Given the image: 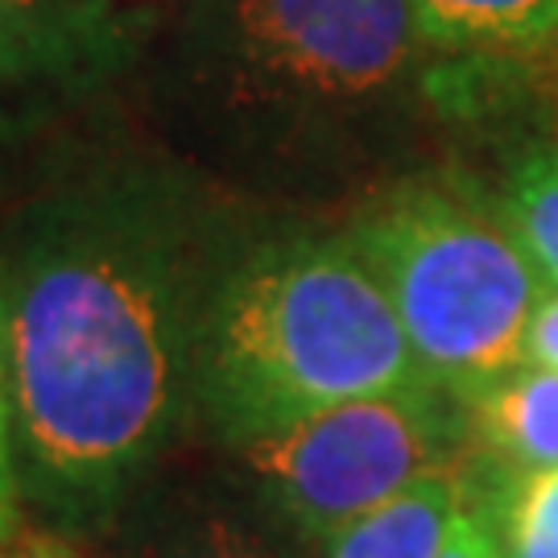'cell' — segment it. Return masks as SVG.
<instances>
[{
    "label": "cell",
    "instance_id": "6",
    "mask_svg": "<svg viewBox=\"0 0 558 558\" xmlns=\"http://www.w3.org/2000/svg\"><path fill=\"white\" fill-rule=\"evenodd\" d=\"M468 509L472 500L463 472L442 468L339 525L331 538H323L319 558H439Z\"/></svg>",
    "mask_w": 558,
    "mask_h": 558
},
{
    "label": "cell",
    "instance_id": "8",
    "mask_svg": "<svg viewBox=\"0 0 558 558\" xmlns=\"http://www.w3.org/2000/svg\"><path fill=\"white\" fill-rule=\"evenodd\" d=\"M422 38L456 46H538L558 38V0H414Z\"/></svg>",
    "mask_w": 558,
    "mask_h": 558
},
{
    "label": "cell",
    "instance_id": "2",
    "mask_svg": "<svg viewBox=\"0 0 558 558\" xmlns=\"http://www.w3.org/2000/svg\"><path fill=\"white\" fill-rule=\"evenodd\" d=\"M203 380L236 439L430 385L352 244H290L240 269L203 327Z\"/></svg>",
    "mask_w": 558,
    "mask_h": 558
},
{
    "label": "cell",
    "instance_id": "10",
    "mask_svg": "<svg viewBox=\"0 0 558 558\" xmlns=\"http://www.w3.org/2000/svg\"><path fill=\"white\" fill-rule=\"evenodd\" d=\"M497 534L505 558H558V468L513 480Z\"/></svg>",
    "mask_w": 558,
    "mask_h": 558
},
{
    "label": "cell",
    "instance_id": "1",
    "mask_svg": "<svg viewBox=\"0 0 558 558\" xmlns=\"http://www.w3.org/2000/svg\"><path fill=\"white\" fill-rule=\"evenodd\" d=\"M179 290L154 248L75 236L21 281L13 410L25 451L62 488L100 493L161 439L179 389Z\"/></svg>",
    "mask_w": 558,
    "mask_h": 558
},
{
    "label": "cell",
    "instance_id": "7",
    "mask_svg": "<svg viewBox=\"0 0 558 558\" xmlns=\"http://www.w3.org/2000/svg\"><path fill=\"white\" fill-rule=\"evenodd\" d=\"M472 430L500 472L513 480L558 468V373L518 364L468 398Z\"/></svg>",
    "mask_w": 558,
    "mask_h": 558
},
{
    "label": "cell",
    "instance_id": "12",
    "mask_svg": "<svg viewBox=\"0 0 558 558\" xmlns=\"http://www.w3.org/2000/svg\"><path fill=\"white\" fill-rule=\"evenodd\" d=\"M161 558H274L257 538L240 534L236 525H207L195 530L191 538H182L174 550H166Z\"/></svg>",
    "mask_w": 558,
    "mask_h": 558
},
{
    "label": "cell",
    "instance_id": "15",
    "mask_svg": "<svg viewBox=\"0 0 558 558\" xmlns=\"http://www.w3.org/2000/svg\"><path fill=\"white\" fill-rule=\"evenodd\" d=\"M38 0H0V29H13V25H25L34 17Z\"/></svg>",
    "mask_w": 558,
    "mask_h": 558
},
{
    "label": "cell",
    "instance_id": "5",
    "mask_svg": "<svg viewBox=\"0 0 558 558\" xmlns=\"http://www.w3.org/2000/svg\"><path fill=\"white\" fill-rule=\"evenodd\" d=\"M456 456L459 430L435 385L339 401L244 435V463L311 538H331L414 480L456 468Z\"/></svg>",
    "mask_w": 558,
    "mask_h": 558
},
{
    "label": "cell",
    "instance_id": "13",
    "mask_svg": "<svg viewBox=\"0 0 558 558\" xmlns=\"http://www.w3.org/2000/svg\"><path fill=\"white\" fill-rule=\"evenodd\" d=\"M439 558H505L500 534L493 518H488V509H468L456 521V530H451L447 546L439 550Z\"/></svg>",
    "mask_w": 558,
    "mask_h": 558
},
{
    "label": "cell",
    "instance_id": "4",
    "mask_svg": "<svg viewBox=\"0 0 558 558\" xmlns=\"http://www.w3.org/2000/svg\"><path fill=\"white\" fill-rule=\"evenodd\" d=\"M414 0H199L195 46L228 100H364L418 50Z\"/></svg>",
    "mask_w": 558,
    "mask_h": 558
},
{
    "label": "cell",
    "instance_id": "16",
    "mask_svg": "<svg viewBox=\"0 0 558 558\" xmlns=\"http://www.w3.org/2000/svg\"><path fill=\"white\" fill-rule=\"evenodd\" d=\"M0 558H71L59 546H17V550H0Z\"/></svg>",
    "mask_w": 558,
    "mask_h": 558
},
{
    "label": "cell",
    "instance_id": "9",
    "mask_svg": "<svg viewBox=\"0 0 558 558\" xmlns=\"http://www.w3.org/2000/svg\"><path fill=\"white\" fill-rule=\"evenodd\" d=\"M505 223L534 260L538 278L558 286V149H542L513 170Z\"/></svg>",
    "mask_w": 558,
    "mask_h": 558
},
{
    "label": "cell",
    "instance_id": "11",
    "mask_svg": "<svg viewBox=\"0 0 558 558\" xmlns=\"http://www.w3.org/2000/svg\"><path fill=\"white\" fill-rule=\"evenodd\" d=\"M9 422H13V343H9V315H4V299H0V538L9 534L13 505H17Z\"/></svg>",
    "mask_w": 558,
    "mask_h": 558
},
{
    "label": "cell",
    "instance_id": "14",
    "mask_svg": "<svg viewBox=\"0 0 558 558\" xmlns=\"http://www.w3.org/2000/svg\"><path fill=\"white\" fill-rule=\"evenodd\" d=\"M525 364L558 373V290H546L525 327Z\"/></svg>",
    "mask_w": 558,
    "mask_h": 558
},
{
    "label": "cell",
    "instance_id": "3",
    "mask_svg": "<svg viewBox=\"0 0 558 558\" xmlns=\"http://www.w3.org/2000/svg\"><path fill=\"white\" fill-rule=\"evenodd\" d=\"M398 311L422 377L468 401L525 364L542 290L509 223L442 191H401L352 240Z\"/></svg>",
    "mask_w": 558,
    "mask_h": 558
}]
</instances>
